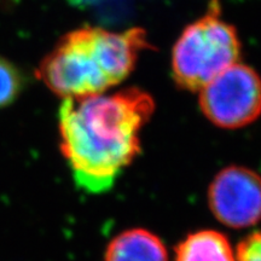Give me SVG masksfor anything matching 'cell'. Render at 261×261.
Returning <instances> with one entry per match:
<instances>
[{
    "label": "cell",
    "instance_id": "cell-1",
    "mask_svg": "<svg viewBox=\"0 0 261 261\" xmlns=\"http://www.w3.org/2000/svg\"><path fill=\"white\" fill-rule=\"evenodd\" d=\"M148 92L128 87L110 94L65 98L58 113L61 151L75 184L103 194L140 152V130L152 116Z\"/></svg>",
    "mask_w": 261,
    "mask_h": 261
},
{
    "label": "cell",
    "instance_id": "cell-2",
    "mask_svg": "<svg viewBox=\"0 0 261 261\" xmlns=\"http://www.w3.org/2000/svg\"><path fill=\"white\" fill-rule=\"evenodd\" d=\"M150 47L144 29L116 33L87 25L61 38L41 61L37 75L64 99L104 93L121 84Z\"/></svg>",
    "mask_w": 261,
    "mask_h": 261
},
{
    "label": "cell",
    "instance_id": "cell-3",
    "mask_svg": "<svg viewBox=\"0 0 261 261\" xmlns=\"http://www.w3.org/2000/svg\"><path fill=\"white\" fill-rule=\"evenodd\" d=\"M220 2L211 0L208 11L185 27L172 52L175 84L201 91L214 77L238 63L241 42L232 24L220 16Z\"/></svg>",
    "mask_w": 261,
    "mask_h": 261
},
{
    "label": "cell",
    "instance_id": "cell-4",
    "mask_svg": "<svg viewBox=\"0 0 261 261\" xmlns=\"http://www.w3.org/2000/svg\"><path fill=\"white\" fill-rule=\"evenodd\" d=\"M200 108L221 128L249 125L261 114L260 75L240 62L231 65L200 91Z\"/></svg>",
    "mask_w": 261,
    "mask_h": 261
},
{
    "label": "cell",
    "instance_id": "cell-5",
    "mask_svg": "<svg viewBox=\"0 0 261 261\" xmlns=\"http://www.w3.org/2000/svg\"><path fill=\"white\" fill-rule=\"evenodd\" d=\"M208 203L214 217L226 226L255 225L261 220V177L240 166L224 168L212 181Z\"/></svg>",
    "mask_w": 261,
    "mask_h": 261
},
{
    "label": "cell",
    "instance_id": "cell-6",
    "mask_svg": "<svg viewBox=\"0 0 261 261\" xmlns=\"http://www.w3.org/2000/svg\"><path fill=\"white\" fill-rule=\"evenodd\" d=\"M104 261H168V254L156 234L144 228H133L109 243Z\"/></svg>",
    "mask_w": 261,
    "mask_h": 261
},
{
    "label": "cell",
    "instance_id": "cell-7",
    "mask_svg": "<svg viewBox=\"0 0 261 261\" xmlns=\"http://www.w3.org/2000/svg\"><path fill=\"white\" fill-rule=\"evenodd\" d=\"M175 261H236V253L225 234L202 230L189 234L178 244Z\"/></svg>",
    "mask_w": 261,
    "mask_h": 261
},
{
    "label": "cell",
    "instance_id": "cell-8",
    "mask_svg": "<svg viewBox=\"0 0 261 261\" xmlns=\"http://www.w3.org/2000/svg\"><path fill=\"white\" fill-rule=\"evenodd\" d=\"M24 89V76L16 65L0 56V109L11 106Z\"/></svg>",
    "mask_w": 261,
    "mask_h": 261
},
{
    "label": "cell",
    "instance_id": "cell-9",
    "mask_svg": "<svg viewBox=\"0 0 261 261\" xmlns=\"http://www.w3.org/2000/svg\"><path fill=\"white\" fill-rule=\"evenodd\" d=\"M236 261H261V231L241 241L237 247Z\"/></svg>",
    "mask_w": 261,
    "mask_h": 261
}]
</instances>
